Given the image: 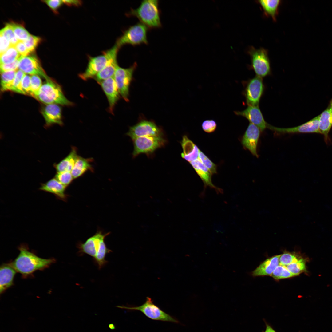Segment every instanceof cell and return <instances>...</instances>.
Masks as SVG:
<instances>
[{
	"label": "cell",
	"mask_w": 332,
	"mask_h": 332,
	"mask_svg": "<svg viewBox=\"0 0 332 332\" xmlns=\"http://www.w3.org/2000/svg\"><path fill=\"white\" fill-rule=\"evenodd\" d=\"M63 2L69 6H78L81 5V1L78 0H63Z\"/></svg>",
	"instance_id": "cell-48"
},
{
	"label": "cell",
	"mask_w": 332,
	"mask_h": 332,
	"mask_svg": "<svg viewBox=\"0 0 332 332\" xmlns=\"http://www.w3.org/2000/svg\"><path fill=\"white\" fill-rule=\"evenodd\" d=\"M14 47L21 56H27L30 53L26 46L23 41H18Z\"/></svg>",
	"instance_id": "cell-45"
},
{
	"label": "cell",
	"mask_w": 332,
	"mask_h": 332,
	"mask_svg": "<svg viewBox=\"0 0 332 332\" xmlns=\"http://www.w3.org/2000/svg\"><path fill=\"white\" fill-rule=\"evenodd\" d=\"M181 143L183 150L181 153L182 158L189 163L198 158L200 150L186 136H183Z\"/></svg>",
	"instance_id": "cell-22"
},
{
	"label": "cell",
	"mask_w": 332,
	"mask_h": 332,
	"mask_svg": "<svg viewBox=\"0 0 332 332\" xmlns=\"http://www.w3.org/2000/svg\"><path fill=\"white\" fill-rule=\"evenodd\" d=\"M0 35L5 37L10 42L11 46H14L18 41L10 23H7L1 30Z\"/></svg>",
	"instance_id": "cell-35"
},
{
	"label": "cell",
	"mask_w": 332,
	"mask_h": 332,
	"mask_svg": "<svg viewBox=\"0 0 332 332\" xmlns=\"http://www.w3.org/2000/svg\"><path fill=\"white\" fill-rule=\"evenodd\" d=\"M126 134L132 140L140 137L163 136V133L154 122L144 120L131 127Z\"/></svg>",
	"instance_id": "cell-10"
},
{
	"label": "cell",
	"mask_w": 332,
	"mask_h": 332,
	"mask_svg": "<svg viewBox=\"0 0 332 332\" xmlns=\"http://www.w3.org/2000/svg\"><path fill=\"white\" fill-rule=\"evenodd\" d=\"M280 255L272 256L267 259L261 263L252 272L253 276L271 275L276 267L279 264Z\"/></svg>",
	"instance_id": "cell-23"
},
{
	"label": "cell",
	"mask_w": 332,
	"mask_h": 332,
	"mask_svg": "<svg viewBox=\"0 0 332 332\" xmlns=\"http://www.w3.org/2000/svg\"><path fill=\"white\" fill-rule=\"evenodd\" d=\"M55 178L63 185L67 187L74 179L71 172H57Z\"/></svg>",
	"instance_id": "cell-40"
},
{
	"label": "cell",
	"mask_w": 332,
	"mask_h": 332,
	"mask_svg": "<svg viewBox=\"0 0 332 332\" xmlns=\"http://www.w3.org/2000/svg\"><path fill=\"white\" fill-rule=\"evenodd\" d=\"M148 28L139 22L130 26L123 31L117 40L116 44L120 48L122 46L129 44L136 46L142 44L147 45V33Z\"/></svg>",
	"instance_id": "cell-5"
},
{
	"label": "cell",
	"mask_w": 332,
	"mask_h": 332,
	"mask_svg": "<svg viewBox=\"0 0 332 332\" xmlns=\"http://www.w3.org/2000/svg\"><path fill=\"white\" fill-rule=\"evenodd\" d=\"M21 85L22 89L25 94L30 96V76L25 74L22 79Z\"/></svg>",
	"instance_id": "cell-43"
},
{
	"label": "cell",
	"mask_w": 332,
	"mask_h": 332,
	"mask_svg": "<svg viewBox=\"0 0 332 332\" xmlns=\"http://www.w3.org/2000/svg\"><path fill=\"white\" fill-rule=\"evenodd\" d=\"M27 245L21 244L18 248L19 254L10 263L17 272L24 276H27L37 270L48 267L55 261L53 259L40 258L29 250Z\"/></svg>",
	"instance_id": "cell-1"
},
{
	"label": "cell",
	"mask_w": 332,
	"mask_h": 332,
	"mask_svg": "<svg viewBox=\"0 0 332 332\" xmlns=\"http://www.w3.org/2000/svg\"><path fill=\"white\" fill-rule=\"evenodd\" d=\"M308 260L303 256L297 261L291 263L286 267L287 269L296 276L307 272L306 263Z\"/></svg>",
	"instance_id": "cell-31"
},
{
	"label": "cell",
	"mask_w": 332,
	"mask_h": 332,
	"mask_svg": "<svg viewBox=\"0 0 332 332\" xmlns=\"http://www.w3.org/2000/svg\"><path fill=\"white\" fill-rule=\"evenodd\" d=\"M248 52L251 57V67L256 76L263 78L270 74V63L267 49L263 47L257 49L251 46Z\"/></svg>",
	"instance_id": "cell-7"
},
{
	"label": "cell",
	"mask_w": 332,
	"mask_h": 332,
	"mask_svg": "<svg viewBox=\"0 0 332 332\" xmlns=\"http://www.w3.org/2000/svg\"><path fill=\"white\" fill-rule=\"evenodd\" d=\"M198 158L203 164L208 169L212 175L217 173L216 165L200 150L199 151Z\"/></svg>",
	"instance_id": "cell-38"
},
{
	"label": "cell",
	"mask_w": 332,
	"mask_h": 332,
	"mask_svg": "<svg viewBox=\"0 0 332 332\" xmlns=\"http://www.w3.org/2000/svg\"><path fill=\"white\" fill-rule=\"evenodd\" d=\"M126 15L136 17L148 29L157 28L161 26L158 0L142 1L138 7L135 9L131 8Z\"/></svg>",
	"instance_id": "cell-2"
},
{
	"label": "cell",
	"mask_w": 332,
	"mask_h": 332,
	"mask_svg": "<svg viewBox=\"0 0 332 332\" xmlns=\"http://www.w3.org/2000/svg\"><path fill=\"white\" fill-rule=\"evenodd\" d=\"M117 307L129 310L139 311L152 320L179 323L178 320L164 311L155 305L151 298L148 297H146L145 302L139 306H118Z\"/></svg>",
	"instance_id": "cell-6"
},
{
	"label": "cell",
	"mask_w": 332,
	"mask_h": 332,
	"mask_svg": "<svg viewBox=\"0 0 332 332\" xmlns=\"http://www.w3.org/2000/svg\"><path fill=\"white\" fill-rule=\"evenodd\" d=\"M332 127V99L326 109L320 115L319 128L320 134L324 135L326 143L329 141L328 133Z\"/></svg>",
	"instance_id": "cell-20"
},
{
	"label": "cell",
	"mask_w": 332,
	"mask_h": 332,
	"mask_svg": "<svg viewBox=\"0 0 332 332\" xmlns=\"http://www.w3.org/2000/svg\"><path fill=\"white\" fill-rule=\"evenodd\" d=\"M257 2L260 5L265 15L271 17L274 21H275L281 1L260 0Z\"/></svg>",
	"instance_id": "cell-29"
},
{
	"label": "cell",
	"mask_w": 332,
	"mask_h": 332,
	"mask_svg": "<svg viewBox=\"0 0 332 332\" xmlns=\"http://www.w3.org/2000/svg\"><path fill=\"white\" fill-rule=\"evenodd\" d=\"M107 99L109 111L113 114L114 107L120 97L117 86L113 77L104 80L98 83Z\"/></svg>",
	"instance_id": "cell-15"
},
{
	"label": "cell",
	"mask_w": 332,
	"mask_h": 332,
	"mask_svg": "<svg viewBox=\"0 0 332 332\" xmlns=\"http://www.w3.org/2000/svg\"><path fill=\"white\" fill-rule=\"evenodd\" d=\"M17 70L1 73V91L3 92L11 91Z\"/></svg>",
	"instance_id": "cell-30"
},
{
	"label": "cell",
	"mask_w": 332,
	"mask_h": 332,
	"mask_svg": "<svg viewBox=\"0 0 332 332\" xmlns=\"http://www.w3.org/2000/svg\"><path fill=\"white\" fill-rule=\"evenodd\" d=\"M0 55L4 53L10 47L11 45L10 42L4 36L0 35Z\"/></svg>",
	"instance_id": "cell-47"
},
{
	"label": "cell",
	"mask_w": 332,
	"mask_h": 332,
	"mask_svg": "<svg viewBox=\"0 0 332 332\" xmlns=\"http://www.w3.org/2000/svg\"><path fill=\"white\" fill-rule=\"evenodd\" d=\"M119 49L115 44L110 49L104 51L101 55L94 57L89 56L86 69L84 72L79 74V77L84 81L94 78L105 66L112 56L117 53Z\"/></svg>",
	"instance_id": "cell-4"
},
{
	"label": "cell",
	"mask_w": 332,
	"mask_h": 332,
	"mask_svg": "<svg viewBox=\"0 0 332 332\" xmlns=\"http://www.w3.org/2000/svg\"><path fill=\"white\" fill-rule=\"evenodd\" d=\"M77 150L73 147L69 154L57 164H54L57 172H71L78 156Z\"/></svg>",
	"instance_id": "cell-27"
},
{
	"label": "cell",
	"mask_w": 332,
	"mask_h": 332,
	"mask_svg": "<svg viewBox=\"0 0 332 332\" xmlns=\"http://www.w3.org/2000/svg\"><path fill=\"white\" fill-rule=\"evenodd\" d=\"M237 115L245 117L252 123L257 126L262 131L267 128V123L265 121L259 106L249 105L241 111H234Z\"/></svg>",
	"instance_id": "cell-16"
},
{
	"label": "cell",
	"mask_w": 332,
	"mask_h": 332,
	"mask_svg": "<svg viewBox=\"0 0 332 332\" xmlns=\"http://www.w3.org/2000/svg\"><path fill=\"white\" fill-rule=\"evenodd\" d=\"M102 233L101 231H98L85 242L79 243V253L87 254L94 259L96 255V248Z\"/></svg>",
	"instance_id": "cell-24"
},
{
	"label": "cell",
	"mask_w": 332,
	"mask_h": 332,
	"mask_svg": "<svg viewBox=\"0 0 332 332\" xmlns=\"http://www.w3.org/2000/svg\"><path fill=\"white\" fill-rule=\"evenodd\" d=\"M18 61V69L26 74L38 75L46 80L49 78L36 57L21 56Z\"/></svg>",
	"instance_id": "cell-13"
},
{
	"label": "cell",
	"mask_w": 332,
	"mask_h": 332,
	"mask_svg": "<svg viewBox=\"0 0 332 332\" xmlns=\"http://www.w3.org/2000/svg\"><path fill=\"white\" fill-rule=\"evenodd\" d=\"M42 113L45 120L46 126H49L55 124L62 125L61 107L56 104L46 105L42 110Z\"/></svg>",
	"instance_id": "cell-17"
},
{
	"label": "cell",
	"mask_w": 332,
	"mask_h": 332,
	"mask_svg": "<svg viewBox=\"0 0 332 332\" xmlns=\"http://www.w3.org/2000/svg\"><path fill=\"white\" fill-rule=\"evenodd\" d=\"M264 90L262 78L256 76L250 80L245 91L246 102L248 106H259Z\"/></svg>",
	"instance_id": "cell-12"
},
{
	"label": "cell",
	"mask_w": 332,
	"mask_h": 332,
	"mask_svg": "<svg viewBox=\"0 0 332 332\" xmlns=\"http://www.w3.org/2000/svg\"><path fill=\"white\" fill-rule=\"evenodd\" d=\"M25 74L19 69L17 70L11 91L25 95L22 89L21 85L22 79Z\"/></svg>",
	"instance_id": "cell-39"
},
{
	"label": "cell",
	"mask_w": 332,
	"mask_h": 332,
	"mask_svg": "<svg viewBox=\"0 0 332 332\" xmlns=\"http://www.w3.org/2000/svg\"><path fill=\"white\" fill-rule=\"evenodd\" d=\"M31 95L37 99L39 91L42 86V81L40 76L37 75L30 76Z\"/></svg>",
	"instance_id": "cell-37"
},
{
	"label": "cell",
	"mask_w": 332,
	"mask_h": 332,
	"mask_svg": "<svg viewBox=\"0 0 332 332\" xmlns=\"http://www.w3.org/2000/svg\"><path fill=\"white\" fill-rule=\"evenodd\" d=\"M203 130L208 133L213 132L216 129L217 124L213 120H208L204 121L202 124Z\"/></svg>",
	"instance_id": "cell-42"
},
{
	"label": "cell",
	"mask_w": 332,
	"mask_h": 332,
	"mask_svg": "<svg viewBox=\"0 0 332 332\" xmlns=\"http://www.w3.org/2000/svg\"><path fill=\"white\" fill-rule=\"evenodd\" d=\"M117 53L113 55L104 68L94 77L98 83L100 82L109 78L113 77L116 68L118 65L117 61Z\"/></svg>",
	"instance_id": "cell-26"
},
{
	"label": "cell",
	"mask_w": 332,
	"mask_h": 332,
	"mask_svg": "<svg viewBox=\"0 0 332 332\" xmlns=\"http://www.w3.org/2000/svg\"><path fill=\"white\" fill-rule=\"evenodd\" d=\"M132 140L134 145L133 157L141 153L152 154L157 149L164 146L166 142L163 136L140 137Z\"/></svg>",
	"instance_id": "cell-8"
},
{
	"label": "cell",
	"mask_w": 332,
	"mask_h": 332,
	"mask_svg": "<svg viewBox=\"0 0 332 332\" xmlns=\"http://www.w3.org/2000/svg\"><path fill=\"white\" fill-rule=\"evenodd\" d=\"M113 325V324H110L109 325V327L110 329H114V328H113V327H115L114 326V325Z\"/></svg>",
	"instance_id": "cell-50"
},
{
	"label": "cell",
	"mask_w": 332,
	"mask_h": 332,
	"mask_svg": "<svg viewBox=\"0 0 332 332\" xmlns=\"http://www.w3.org/2000/svg\"><path fill=\"white\" fill-rule=\"evenodd\" d=\"M92 160L91 158H85L78 156L71 172L74 179L81 176L88 170H93L90 164Z\"/></svg>",
	"instance_id": "cell-28"
},
{
	"label": "cell",
	"mask_w": 332,
	"mask_h": 332,
	"mask_svg": "<svg viewBox=\"0 0 332 332\" xmlns=\"http://www.w3.org/2000/svg\"><path fill=\"white\" fill-rule=\"evenodd\" d=\"M66 188L54 178L45 183H42L39 190L51 193L57 199L66 201L67 198V195L65 193Z\"/></svg>",
	"instance_id": "cell-19"
},
{
	"label": "cell",
	"mask_w": 332,
	"mask_h": 332,
	"mask_svg": "<svg viewBox=\"0 0 332 332\" xmlns=\"http://www.w3.org/2000/svg\"><path fill=\"white\" fill-rule=\"evenodd\" d=\"M55 12H57V9L63 3V0H48L43 1Z\"/></svg>",
	"instance_id": "cell-46"
},
{
	"label": "cell",
	"mask_w": 332,
	"mask_h": 332,
	"mask_svg": "<svg viewBox=\"0 0 332 332\" xmlns=\"http://www.w3.org/2000/svg\"><path fill=\"white\" fill-rule=\"evenodd\" d=\"M265 332H276L273 328L268 325H266V328Z\"/></svg>",
	"instance_id": "cell-49"
},
{
	"label": "cell",
	"mask_w": 332,
	"mask_h": 332,
	"mask_svg": "<svg viewBox=\"0 0 332 332\" xmlns=\"http://www.w3.org/2000/svg\"><path fill=\"white\" fill-rule=\"evenodd\" d=\"M41 39L40 37L30 34L27 39L23 42L29 51L31 52L34 50L41 42Z\"/></svg>",
	"instance_id": "cell-41"
},
{
	"label": "cell",
	"mask_w": 332,
	"mask_h": 332,
	"mask_svg": "<svg viewBox=\"0 0 332 332\" xmlns=\"http://www.w3.org/2000/svg\"><path fill=\"white\" fill-rule=\"evenodd\" d=\"M319 115L309 121L298 126L289 128H280L267 123V128L280 134L316 133H320L319 128Z\"/></svg>",
	"instance_id": "cell-11"
},
{
	"label": "cell",
	"mask_w": 332,
	"mask_h": 332,
	"mask_svg": "<svg viewBox=\"0 0 332 332\" xmlns=\"http://www.w3.org/2000/svg\"><path fill=\"white\" fill-rule=\"evenodd\" d=\"M260 129L255 125L250 123L243 136L241 143L244 148L248 150L252 154L257 158V147L260 135Z\"/></svg>",
	"instance_id": "cell-14"
},
{
	"label": "cell",
	"mask_w": 332,
	"mask_h": 332,
	"mask_svg": "<svg viewBox=\"0 0 332 332\" xmlns=\"http://www.w3.org/2000/svg\"><path fill=\"white\" fill-rule=\"evenodd\" d=\"M271 276L276 280L288 278L296 276L291 273L286 266L278 265L274 270Z\"/></svg>",
	"instance_id": "cell-33"
},
{
	"label": "cell",
	"mask_w": 332,
	"mask_h": 332,
	"mask_svg": "<svg viewBox=\"0 0 332 332\" xmlns=\"http://www.w3.org/2000/svg\"><path fill=\"white\" fill-rule=\"evenodd\" d=\"M37 100L46 104H56L71 106L73 103L64 95L61 86L49 77L42 85L38 93Z\"/></svg>",
	"instance_id": "cell-3"
},
{
	"label": "cell",
	"mask_w": 332,
	"mask_h": 332,
	"mask_svg": "<svg viewBox=\"0 0 332 332\" xmlns=\"http://www.w3.org/2000/svg\"><path fill=\"white\" fill-rule=\"evenodd\" d=\"M20 55L14 46H11L0 55V64H8L19 59Z\"/></svg>",
	"instance_id": "cell-32"
},
{
	"label": "cell",
	"mask_w": 332,
	"mask_h": 332,
	"mask_svg": "<svg viewBox=\"0 0 332 332\" xmlns=\"http://www.w3.org/2000/svg\"><path fill=\"white\" fill-rule=\"evenodd\" d=\"M189 163L202 180L204 184V190L206 187L208 186L214 189L217 193H223L222 189L216 187L212 183L211 180L212 174L199 158Z\"/></svg>",
	"instance_id": "cell-18"
},
{
	"label": "cell",
	"mask_w": 332,
	"mask_h": 332,
	"mask_svg": "<svg viewBox=\"0 0 332 332\" xmlns=\"http://www.w3.org/2000/svg\"><path fill=\"white\" fill-rule=\"evenodd\" d=\"M17 271L10 263L4 264L0 269V293H3L13 285Z\"/></svg>",
	"instance_id": "cell-21"
},
{
	"label": "cell",
	"mask_w": 332,
	"mask_h": 332,
	"mask_svg": "<svg viewBox=\"0 0 332 332\" xmlns=\"http://www.w3.org/2000/svg\"><path fill=\"white\" fill-rule=\"evenodd\" d=\"M10 23L15 35L18 41H24L30 35V34L22 25L13 22Z\"/></svg>",
	"instance_id": "cell-36"
},
{
	"label": "cell",
	"mask_w": 332,
	"mask_h": 332,
	"mask_svg": "<svg viewBox=\"0 0 332 332\" xmlns=\"http://www.w3.org/2000/svg\"><path fill=\"white\" fill-rule=\"evenodd\" d=\"M302 257V256L295 253L285 252L280 255L279 258V264L287 266L297 261Z\"/></svg>",
	"instance_id": "cell-34"
},
{
	"label": "cell",
	"mask_w": 332,
	"mask_h": 332,
	"mask_svg": "<svg viewBox=\"0 0 332 332\" xmlns=\"http://www.w3.org/2000/svg\"><path fill=\"white\" fill-rule=\"evenodd\" d=\"M137 66L136 62L127 68H123L118 65L113 76L120 94L126 101H129V87L133 72Z\"/></svg>",
	"instance_id": "cell-9"
},
{
	"label": "cell",
	"mask_w": 332,
	"mask_h": 332,
	"mask_svg": "<svg viewBox=\"0 0 332 332\" xmlns=\"http://www.w3.org/2000/svg\"><path fill=\"white\" fill-rule=\"evenodd\" d=\"M18 59L11 63L0 64L1 73L17 70L18 69Z\"/></svg>",
	"instance_id": "cell-44"
},
{
	"label": "cell",
	"mask_w": 332,
	"mask_h": 332,
	"mask_svg": "<svg viewBox=\"0 0 332 332\" xmlns=\"http://www.w3.org/2000/svg\"><path fill=\"white\" fill-rule=\"evenodd\" d=\"M110 232L105 234L102 233L96 248V255L94 260L98 265L99 269H101L106 264L107 262L105 259L106 256L107 254L111 251L107 247L104 241L105 237Z\"/></svg>",
	"instance_id": "cell-25"
}]
</instances>
